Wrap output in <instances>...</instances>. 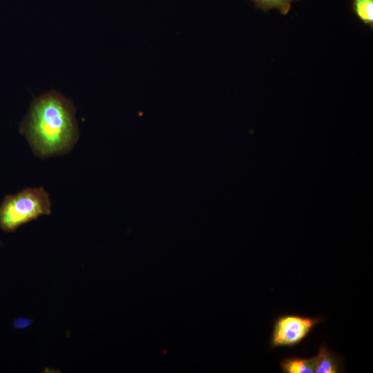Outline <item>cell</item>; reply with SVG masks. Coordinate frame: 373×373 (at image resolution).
<instances>
[{
	"mask_svg": "<svg viewBox=\"0 0 373 373\" xmlns=\"http://www.w3.org/2000/svg\"><path fill=\"white\" fill-rule=\"evenodd\" d=\"M280 367L285 373H314V358H286L280 362Z\"/></svg>",
	"mask_w": 373,
	"mask_h": 373,
	"instance_id": "5b68a950",
	"label": "cell"
},
{
	"mask_svg": "<svg viewBox=\"0 0 373 373\" xmlns=\"http://www.w3.org/2000/svg\"><path fill=\"white\" fill-rule=\"evenodd\" d=\"M321 321L320 317L309 318L295 314L278 317L274 325L271 347H292L300 343Z\"/></svg>",
	"mask_w": 373,
	"mask_h": 373,
	"instance_id": "3957f363",
	"label": "cell"
},
{
	"mask_svg": "<svg viewBox=\"0 0 373 373\" xmlns=\"http://www.w3.org/2000/svg\"><path fill=\"white\" fill-rule=\"evenodd\" d=\"M33 322L32 319L27 318H18L13 322V327L17 329H21L30 325Z\"/></svg>",
	"mask_w": 373,
	"mask_h": 373,
	"instance_id": "ba28073f",
	"label": "cell"
},
{
	"mask_svg": "<svg viewBox=\"0 0 373 373\" xmlns=\"http://www.w3.org/2000/svg\"><path fill=\"white\" fill-rule=\"evenodd\" d=\"M314 358L315 373H336L339 372L340 361L335 354L326 347L321 346Z\"/></svg>",
	"mask_w": 373,
	"mask_h": 373,
	"instance_id": "277c9868",
	"label": "cell"
},
{
	"mask_svg": "<svg viewBox=\"0 0 373 373\" xmlns=\"http://www.w3.org/2000/svg\"><path fill=\"white\" fill-rule=\"evenodd\" d=\"M51 212L48 193L43 187L26 188L6 195L0 204V228L14 232L21 225Z\"/></svg>",
	"mask_w": 373,
	"mask_h": 373,
	"instance_id": "7a4b0ae2",
	"label": "cell"
},
{
	"mask_svg": "<svg viewBox=\"0 0 373 373\" xmlns=\"http://www.w3.org/2000/svg\"><path fill=\"white\" fill-rule=\"evenodd\" d=\"M354 14L365 25L373 27V0H353Z\"/></svg>",
	"mask_w": 373,
	"mask_h": 373,
	"instance_id": "8992f818",
	"label": "cell"
},
{
	"mask_svg": "<svg viewBox=\"0 0 373 373\" xmlns=\"http://www.w3.org/2000/svg\"><path fill=\"white\" fill-rule=\"evenodd\" d=\"M256 8L263 10H268L272 8L278 10L283 15L289 12L291 4L297 0H251Z\"/></svg>",
	"mask_w": 373,
	"mask_h": 373,
	"instance_id": "52a82bcc",
	"label": "cell"
},
{
	"mask_svg": "<svg viewBox=\"0 0 373 373\" xmlns=\"http://www.w3.org/2000/svg\"><path fill=\"white\" fill-rule=\"evenodd\" d=\"M19 132L40 158L67 153L79 137L75 108L60 93H46L32 102Z\"/></svg>",
	"mask_w": 373,
	"mask_h": 373,
	"instance_id": "6da1fadb",
	"label": "cell"
}]
</instances>
